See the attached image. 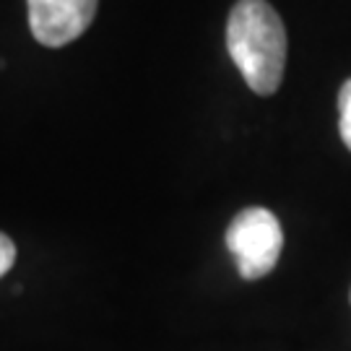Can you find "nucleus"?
<instances>
[{"label": "nucleus", "instance_id": "3", "mask_svg": "<svg viewBox=\"0 0 351 351\" xmlns=\"http://www.w3.org/2000/svg\"><path fill=\"white\" fill-rule=\"evenodd\" d=\"M29 29L39 45L65 47L86 32L99 0H26Z\"/></svg>", "mask_w": 351, "mask_h": 351}, {"label": "nucleus", "instance_id": "1", "mask_svg": "<svg viewBox=\"0 0 351 351\" xmlns=\"http://www.w3.org/2000/svg\"><path fill=\"white\" fill-rule=\"evenodd\" d=\"M226 50L255 94H276L287 68V29L268 0L234 3L226 21Z\"/></svg>", "mask_w": 351, "mask_h": 351}, {"label": "nucleus", "instance_id": "4", "mask_svg": "<svg viewBox=\"0 0 351 351\" xmlns=\"http://www.w3.org/2000/svg\"><path fill=\"white\" fill-rule=\"evenodd\" d=\"M339 133L343 146L351 151V78L339 91Z\"/></svg>", "mask_w": 351, "mask_h": 351}, {"label": "nucleus", "instance_id": "2", "mask_svg": "<svg viewBox=\"0 0 351 351\" xmlns=\"http://www.w3.org/2000/svg\"><path fill=\"white\" fill-rule=\"evenodd\" d=\"M226 247L234 255L239 276L255 281L276 268L284 250V232L268 208H245L226 229Z\"/></svg>", "mask_w": 351, "mask_h": 351}, {"label": "nucleus", "instance_id": "5", "mask_svg": "<svg viewBox=\"0 0 351 351\" xmlns=\"http://www.w3.org/2000/svg\"><path fill=\"white\" fill-rule=\"evenodd\" d=\"M13 263H16V245L8 234L0 232V278L11 271Z\"/></svg>", "mask_w": 351, "mask_h": 351}]
</instances>
